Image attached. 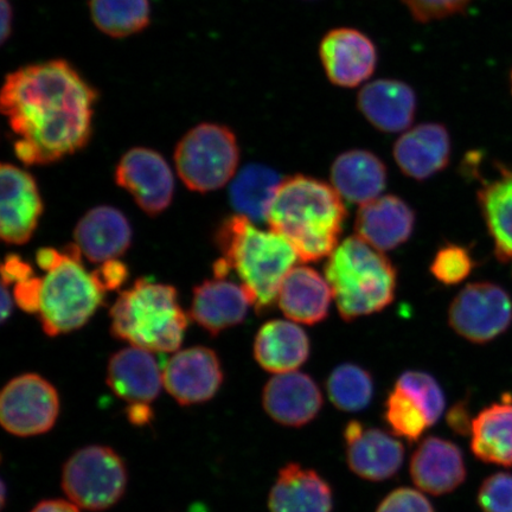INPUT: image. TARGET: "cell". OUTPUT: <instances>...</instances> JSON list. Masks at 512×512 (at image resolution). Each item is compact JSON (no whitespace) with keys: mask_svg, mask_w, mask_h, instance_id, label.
<instances>
[{"mask_svg":"<svg viewBox=\"0 0 512 512\" xmlns=\"http://www.w3.org/2000/svg\"><path fill=\"white\" fill-rule=\"evenodd\" d=\"M497 171L496 178L483 182L477 198L496 258L512 265V166L498 163Z\"/></svg>","mask_w":512,"mask_h":512,"instance_id":"cell-29","label":"cell"},{"mask_svg":"<svg viewBox=\"0 0 512 512\" xmlns=\"http://www.w3.org/2000/svg\"><path fill=\"white\" fill-rule=\"evenodd\" d=\"M477 502L483 512H512V473L497 472L485 478Z\"/></svg>","mask_w":512,"mask_h":512,"instance_id":"cell-36","label":"cell"},{"mask_svg":"<svg viewBox=\"0 0 512 512\" xmlns=\"http://www.w3.org/2000/svg\"><path fill=\"white\" fill-rule=\"evenodd\" d=\"M152 409L147 403H134L127 409V418L133 425L143 426L152 420Z\"/></svg>","mask_w":512,"mask_h":512,"instance_id":"cell-41","label":"cell"},{"mask_svg":"<svg viewBox=\"0 0 512 512\" xmlns=\"http://www.w3.org/2000/svg\"><path fill=\"white\" fill-rule=\"evenodd\" d=\"M310 351L309 336L300 326L287 320H270L261 326L255 337V361L275 375L303 367Z\"/></svg>","mask_w":512,"mask_h":512,"instance_id":"cell-26","label":"cell"},{"mask_svg":"<svg viewBox=\"0 0 512 512\" xmlns=\"http://www.w3.org/2000/svg\"><path fill=\"white\" fill-rule=\"evenodd\" d=\"M239 162L238 139L223 125H197L175 151L178 176L188 189L201 194L224 187L235 176Z\"/></svg>","mask_w":512,"mask_h":512,"instance_id":"cell-7","label":"cell"},{"mask_svg":"<svg viewBox=\"0 0 512 512\" xmlns=\"http://www.w3.org/2000/svg\"><path fill=\"white\" fill-rule=\"evenodd\" d=\"M110 315L115 338L151 352L177 351L188 326L176 288L149 279L120 293Z\"/></svg>","mask_w":512,"mask_h":512,"instance_id":"cell-6","label":"cell"},{"mask_svg":"<svg viewBox=\"0 0 512 512\" xmlns=\"http://www.w3.org/2000/svg\"><path fill=\"white\" fill-rule=\"evenodd\" d=\"M411 477L421 491L433 496L451 494L467 477L463 451L451 440L430 435L411 459Z\"/></svg>","mask_w":512,"mask_h":512,"instance_id":"cell-17","label":"cell"},{"mask_svg":"<svg viewBox=\"0 0 512 512\" xmlns=\"http://www.w3.org/2000/svg\"><path fill=\"white\" fill-rule=\"evenodd\" d=\"M281 181L277 171L261 164L245 166L230 185V203L252 222L264 221Z\"/></svg>","mask_w":512,"mask_h":512,"instance_id":"cell-30","label":"cell"},{"mask_svg":"<svg viewBox=\"0 0 512 512\" xmlns=\"http://www.w3.org/2000/svg\"><path fill=\"white\" fill-rule=\"evenodd\" d=\"M331 298L328 280L311 267L298 266L281 283L277 303L293 322L316 325L329 316Z\"/></svg>","mask_w":512,"mask_h":512,"instance_id":"cell-25","label":"cell"},{"mask_svg":"<svg viewBox=\"0 0 512 512\" xmlns=\"http://www.w3.org/2000/svg\"><path fill=\"white\" fill-rule=\"evenodd\" d=\"M74 238L81 254L94 264H100L119 258L130 248L132 229L120 210L101 206L82 217Z\"/></svg>","mask_w":512,"mask_h":512,"instance_id":"cell-24","label":"cell"},{"mask_svg":"<svg viewBox=\"0 0 512 512\" xmlns=\"http://www.w3.org/2000/svg\"><path fill=\"white\" fill-rule=\"evenodd\" d=\"M60 414L57 390L37 374H23L6 384L0 395V422L16 437H34L54 427Z\"/></svg>","mask_w":512,"mask_h":512,"instance_id":"cell-10","label":"cell"},{"mask_svg":"<svg viewBox=\"0 0 512 512\" xmlns=\"http://www.w3.org/2000/svg\"><path fill=\"white\" fill-rule=\"evenodd\" d=\"M268 508L271 512H332L334 491L316 470L290 463L278 473Z\"/></svg>","mask_w":512,"mask_h":512,"instance_id":"cell-23","label":"cell"},{"mask_svg":"<svg viewBox=\"0 0 512 512\" xmlns=\"http://www.w3.org/2000/svg\"><path fill=\"white\" fill-rule=\"evenodd\" d=\"M128 472L119 454L106 446L75 452L62 471V489L70 501L88 511H104L123 498Z\"/></svg>","mask_w":512,"mask_h":512,"instance_id":"cell-8","label":"cell"},{"mask_svg":"<svg viewBox=\"0 0 512 512\" xmlns=\"http://www.w3.org/2000/svg\"><path fill=\"white\" fill-rule=\"evenodd\" d=\"M253 306L252 298L242 285L226 278L204 281L194 290L190 316L211 335L239 325Z\"/></svg>","mask_w":512,"mask_h":512,"instance_id":"cell-21","label":"cell"},{"mask_svg":"<svg viewBox=\"0 0 512 512\" xmlns=\"http://www.w3.org/2000/svg\"><path fill=\"white\" fill-rule=\"evenodd\" d=\"M30 512H80L78 505L63 501V499H49L38 503Z\"/></svg>","mask_w":512,"mask_h":512,"instance_id":"cell-42","label":"cell"},{"mask_svg":"<svg viewBox=\"0 0 512 512\" xmlns=\"http://www.w3.org/2000/svg\"><path fill=\"white\" fill-rule=\"evenodd\" d=\"M323 403L318 383L300 371L274 375L262 392L266 413L286 427L310 424L322 411Z\"/></svg>","mask_w":512,"mask_h":512,"instance_id":"cell-16","label":"cell"},{"mask_svg":"<svg viewBox=\"0 0 512 512\" xmlns=\"http://www.w3.org/2000/svg\"><path fill=\"white\" fill-rule=\"evenodd\" d=\"M331 184L344 200L362 206L386 189L387 168L373 152L350 150L341 153L332 164Z\"/></svg>","mask_w":512,"mask_h":512,"instance_id":"cell-27","label":"cell"},{"mask_svg":"<svg viewBox=\"0 0 512 512\" xmlns=\"http://www.w3.org/2000/svg\"><path fill=\"white\" fill-rule=\"evenodd\" d=\"M216 243L221 259L238 273L255 309L259 313L270 310L281 283L299 259L291 243L271 229L256 228L240 214L222 222Z\"/></svg>","mask_w":512,"mask_h":512,"instance_id":"cell-3","label":"cell"},{"mask_svg":"<svg viewBox=\"0 0 512 512\" xmlns=\"http://www.w3.org/2000/svg\"><path fill=\"white\" fill-rule=\"evenodd\" d=\"M448 324L456 334L471 343L495 341L512 324L510 293L490 281L469 284L452 300Z\"/></svg>","mask_w":512,"mask_h":512,"instance_id":"cell-9","label":"cell"},{"mask_svg":"<svg viewBox=\"0 0 512 512\" xmlns=\"http://www.w3.org/2000/svg\"><path fill=\"white\" fill-rule=\"evenodd\" d=\"M415 213L402 198L386 195L362 204L355 230L358 238L380 252L394 251L412 238Z\"/></svg>","mask_w":512,"mask_h":512,"instance_id":"cell-19","label":"cell"},{"mask_svg":"<svg viewBox=\"0 0 512 512\" xmlns=\"http://www.w3.org/2000/svg\"><path fill=\"white\" fill-rule=\"evenodd\" d=\"M93 273L106 292L117 290L128 277L126 265L118 260L104 262V265Z\"/></svg>","mask_w":512,"mask_h":512,"instance_id":"cell-39","label":"cell"},{"mask_svg":"<svg viewBox=\"0 0 512 512\" xmlns=\"http://www.w3.org/2000/svg\"><path fill=\"white\" fill-rule=\"evenodd\" d=\"M319 57L326 78L342 88H356L369 80L379 60L375 43L354 28L330 30L320 41Z\"/></svg>","mask_w":512,"mask_h":512,"instance_id":"cell-12","label":"cell"},{"mask_svg":"<svg viewBox=\"0 0 512 512\" xmlns=\"http://www.w3.org/2000/svg\"><path fill=\"white\" fill-rule=\"evenodd\" d=\"M222 382L220 358L209 348L194 347L178 351L163 369L166 392L182 406L213 399Z\"/></svg>","mask_w":512,"mask_h":512,"instance_id":"cell-14","label":"cell"},{"mask_svg":"<svg viewBox=\"0 0 512 512\" xmlns=\"http://www.w3.org/2000/svg\"><path fill=\"white\" fill-rule=\"evenodd\" d=\"M81 255L75 243L62 251L48 247L37 252V265L46 272L37 313L48 336L82 328L104 303L106 291L94 273L82 266Z\"/></svg>","mask_w":512,"mask_h":512,"instance_id":"cell-4","label":"cell"},{"mask_svg":"<svg viewBox=\"0 0 512 512\" xmlns=\"http://www.w3.org/2000/svg\"><path fill=\"white\" fill-rule=\"evenodd\" d=\"M0 184V234L9 245H23L34 235L43 213L40 190L29 172L8 163L0 169Z\"/></svg>","mask_w":512,"mask_h":512,"instance_id":"cell-15","label":"cell"},{"mask_svg":"<svg viewBox=\"0 0 512 512\" xmlns=\"http://www.w3.org/2000/svg\"><path fill=\"white\" fill-rule=\"evenodd\" d=\"M348 211L332 184L305 175L280 183L267 211L273 232L291 243L298 258L317 262L338 247Z\"/></svg>","mask_w":512,"mask_h":512,"instance_id":"cell-2","label":"cell"},{"mask_svg":"<svg viewBox=\"0 0 512 512\" xmlns=\"http://www.w3.org/2000/svg\"><path fill=\"white\" fill-rule=\"evenodd\" d=\"M383 418L396 437L405 438L411 443L418 441L431 427L418 403L396 386L390 390L384 402Z\"/></svg>","mask_w":512,"mask_h":512,"instance_id":"cell-33","label":"cell"},{"mask_svg":"<svg viewBox=\"0 0 512 512\" xmlns=\"http://www.w3.org/2000/svg\"><path fill=\"white\" fill-rule=\"evenodd\" d=\"M329 399L339 411L357 413L366 409L375 393L374 377L354 363L338 366L326 381Z\"/></svg>","mask_w":512,"mask_h":512,"instance_id":"cell-32","label":"cell"},{"mask_svg":"<svg viewBox=\"0 0 512 512\" xmlns=\"http://www.w3.org/2000/svg\"><path fill=\"white\" fill-rule=\"evenodd\" d=\"M106 381L121 400L149 405L162 389L163 371L151 351L131 345L110 358Z\"/></svg>","mask_w":512,"mask_h":512,"instance_id":"cell-22","label":"cell"},{"mask_svg":"<svg viewBox=\"0 0 512 512\" xmlns=\"http://www.w3.org/2000/svg\"><path fill=\"white\" fill-rule=\"evenodd\" d=\"M452 143L444 125L424 123L402 134L396 140L393 156L402 174L414 181H426L450 164Z\"/></svg>","mask_w":512,"mask_h":512,"instance_id":"cell-18","label":"cell"},{"mask_svg":"<svg viewBox=\"0 0 512 512\" xmlns=\"http://www.w3.org/2000/svg\"><path fill=\"white\" fill-rule=\"evenodd\" d=\"M98 93L64 60L30 64L6 76L0 105L25 165L57 162L92 136Z\"/></svg>","mask_w":512,"mask_h":512,"instance_id":"cell-1","label":"cell"},{"mask_svg":"<svg viewBox=\"0 0 512 512\" xmlns=\"http://www.w3.org/2000/svg\"><path fill=\"white\" fill-rule=\"evenodd\" d=\"M357 108L377 131L400 133L409 130L414 123L418 99L408 83L379 79L361 89Z\"/></svg>","mask_w":512,"mask_h":512,"instance_id":"cell-20","label":"cell"},{"mask_svg":"<svg viewBox=\"0 0 512 512\" xmlns=\"http://www.w3.org/2000/svg\"><path fill=\"white\" fill-rule=\"evenodd\" d=\"M475 266V259L469 249L456 243H447L435 254L430 270L439 283L454 286L469 278Z\"/></svg>","mask_w":512,"mask_h":512,"instance_id":"cell-35","label":"cell"},{"mask_svg":"<svg viewBox=\"0 0 512 512\" xmlns=\"http://www.w3.org/2000/svg\"><path fill=\"white\" fill-rule=\"evenodd\" d=\"M325 279L345 322L383 311L398 288L393 262L358 236L345 239L329 256Z\"/></svg>","mask_w":512,"mask_h":512,"instance_id":"cell-5","label":"cell"},{"mask_svg":"<svg viewBox=\"0 0 512 512\" xmlns=\"http://www.w3.org/2000/svg\"><path fill=\"white\" fill-rule=\"evenodd\" d=\"M115 182L130 192L147 215L157 216L168 209L174 198V175L157 151L134 147L127 151L115 169Z\"/></svg>","mask_w":512,"mask_h":512,"instance_id":"cell-11","label":"cell"},{"mask_svg":"<svg viewBox=\"0 0 512 512\" xmlns=\"http://www.w3.org/2000/svg\"><path fill=\"white\" fill-rule=\"evenodd\" d=\"M89 10L95 27L114 38L138 34L150 23L149 0H91Z\"/></svg>","mask_w":512,"mask_h":512,"instance_id":"cell-31","label":"cell"},{"mask_svg":"<svg viewBox=\"0 0 512 512\" xmlns=\"http://www.w3.org/2000/svg\"><path fill=\"white\" fill-rule=\"evenodd\" d=\"M395 386L418 403L424 411L428 424H437L445 411V395L440 384L424 371L408 370L401 374Z\"/></svg>","mask_w":512,"mask_h":512,"instance_id":"cell-34","label":"cell"},{"mask_svg":"<svg viewBox=\"0 0 512 512\" xmlns=\"http://www.w3.org/2000/svg\"><path fill=\"white\" fill-rule=\"evenodd\" d=\"M345 458L349 469L370 482H382L398 473L405 446L392 434L351 420L344 427Z\"/></svg>","mask_w":512,"mask_h":512,"instance_id":"cell-13","label":"cell"},{"mask_svg":"<svg viewBox=\"0 0 512 512\" xmlns=\"http://www.w3.org/2000/svg\"><path fill=\"white\" fill-rule=\"evenodd\" d=\"M419 23H431L459 14L473 0H401Z\"/></svg>","mask_w":512,"mask_h":512,"instance_id":"cell-37","label":"cell"},{"mask_svg":"<svg viewBox=\"0 0 512 512\" xmlns=\"http://www.w3.org/2000/svg\"><path fill=\"white\" fill-rule=\"evenodd\" d=\"M376 512H435L428 498L420 491L399 488L384 497Z\"/></svg>","mask_w":512,"mask_h":512,"instance_id":"cell-38","label":"cell"},{"mask_svg":"<svg viewBox=\"0 0 512 512\" xmlns=\"http://www.w3.org/2000/svg\"><path fill=\"white\" fill-rule=\"evenodd\" d=\"M511 89H512V73H511Z\"/></svg>","mask_w":512,"mask_h":512,"instance_id":"cell-45","label":"cell"},{"mask_svg":"<svg viewBox=\"0 0 512 512\" xmlns=\"http://www.w3.org/2000/svg\"><path fill=\"white\" fill-rule=\"evenodd\" d=\"M11 311H12L11 294L8 290V286L3 284V287H2V322L3 323L11 315Z\"/></svg>","mask_w":512,"mask_h":512,"instance_id":"cell-44","label":"cell"},{"mask_svg":"<svg viewBox=\"0 0 512 512\" xmlns=\"http://www.w3.org/2000/svg\"><path fill=\"white\" fill-rule=\"evenodd\" d=\"M448 426L459 435L471 434L472 418L469 405L466 401H460L454 405L446 415Z\"/></svg>","mask_w":512,"mask_h":512,"instance_id":"cell-40","label":"cell"},{"mask_svg":"<svg viewBox=\"0 0 512 512\" xmlns=\"http://www.w3.org/2000/svg\"><path fill=\"white\" fill-rule=\"evenodd\" d=\"M2 6H0V16H2V42L4 43L11 35L12 31V19H14V11L9 0H2Z\"/></svg>","mask_w":512,"mask_h":512,"instance_id":"cell-43","label":"cell"},{"mask_svg":"<svg viewBox=\"0 0 512 512\" xmlns=\"http://www.w3.org/2000/svg\"><path fill=\"white\" fill-rule=\"evenodd\" d=\"M470 447L480 462L512 466V394L504 393L473 418Z\"/></svg>","mask_w":512,"mask_h":512,"instance_id":"cell-28","label":"cell"}]
</instances>
